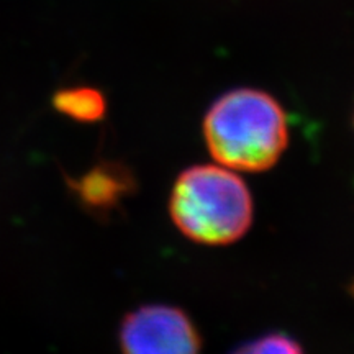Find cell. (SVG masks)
<instances>
[{"label": "cell", "instance_id": "277c9868", "mask_svg": "<svg viewBox=\"0 0 354 354\" xmlns=\"http://www.w3.org/2000/svg\"><path fill=\"white\" fill-rule=\"evenodd\" d=\"M135 184L131 171L120 162H100L71 187L86 209L105 214L117 209L118 203L130 196Z\"/></svg>", "mask_w": 354, "mask_h": 354}, {"label": "cell", "instance_id": "3957f363", "mask_svg": "<svg viewBox=\"0 0 354 354\" xmlns=\"http://www.w3.org/2000/svg\"><path fill=\"white\" fill-rule=\"evenodd\" d=\"M123 354H201L202 338L184 310L172 305H143L123 318Z\"/></svg>", "mask_w": 354, "mask_h": 354}, {"label": "cell", "instance_id": "7a4b0ae2", "mask_svg": "<svg viewBox=\"0 0 354 354\" xmlns=\"http://www.w3.org/2000/svg\"><path fill=\"white\" fill-rule=\"evenodd\" d=\"M169 214L185 238L207 246H223L238 241L251 228L253 197L233 169L197 165L176 179Z\"/></svg>", "mask_w": 354, "mask_h": 354}, {"label": "cell", "instance_id": "8992f818", "mask_svg": "<svg viewBox=\"0 0 354 354\" xmlns=\"http://www.w3.org/2000/svg\"><path fill=\"white\" fill-rule=\"evenodd\" d=\"M232 354H305L297 339L286 333H269L241 344Z\"/></svg>", "mask_w": 354, "mask_h": 354}, {"label": "cell", "instance_id": "5b68a950", "mask_svg": "<svg viewBox=\"0 0 354 354\" xmlns=\"http://www.w3.org/2000/svg\"><path fill=\"white\" fill-rule=\"evenodd\" d=\"M53 105L57 112L81 123L99 122L107 113V100L92 87H69L56 92Z\"/></svg>", "mask_w": 354, "mask_h": 354}, {"label": "cell", "instance_id": "52a82bcc", "mask_svg": "<svg viewBox=\"0 0 354 354\" xmlns=\"http://www.w3.org/2000/svg\"><path fill=\"white\" fill-rule=\"evenodd\" d=\"M351 289H353V295H354V282H353V287H351Z\"/></svg>", "mask_w": 354, "mask_h": 354}, {"label": "cell", "instance_id": "6da1fadb", "mask_svg": "<svg viewBox=\"0 0 354 354\" xmlns=\"http://www.w3.org/2000/svg\"><path fill=\"white\" fill-rule=\"evenodd\" d=\"M203 138L218 165L233 171H268L289 143L287 113L268 92L234 88L210 105Z\"/></svg>", "mask_w": 354, "mask_h": 354}]
</instances>
